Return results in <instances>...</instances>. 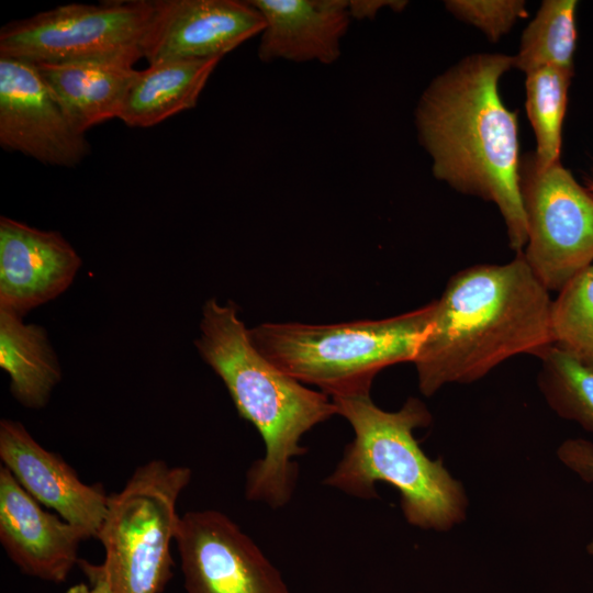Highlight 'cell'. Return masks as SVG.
I'll use <instances>...</instances> for the list:
<instances>
[{
    "label": "cell",
    "instance_id": "12",
    "mask_svg": "<svg viewBox=\"0 0 593 593\" xmlns=\"http://www.w3.org/2000/svg\"><path fill=\"white\" fill-rule=\"evenodd\" d=\"M0 459L21 486L64 521L97 537L109 496L100 484H86L64 459L41 446L23 424L0 422Z\"/></svg>",
    "mask_w": 593,
    "mask_h": 593
},
{
    "label": "cell",
    "instance_id": "18",
    "mask_svg": "<svg viewBox=\"0 0 593 593\" xmlns=\"http://www.w3.org/2000/svg\"><path fill=\"white\" fill-rule=\"evenodd\" d=\"M0 367L10 376L12 395L31 409L43 407L61 378L45 329L5 309H0Z\"/></svg>",
    "mask_w": 593,
    "mask_h": 593
},
{
    "label": "cell",
    "instance_id": "26",
    "mask_svg": "<svg viewBox=\"0 0 593 593\" xmlns=\"http://www.w3.org/2000/svg\"><path fill=\"white\" fill-rule=\"evenodd\" d=\"M406 3V1L393 0H348V9L353 20H372L383 8L389 7L395 11H401Z\"/></svg>",
    "mask_w": 593,
    "mask_h": 593
},
{
    "label": "cell",
    "instance_id": "21",
    "mask_svg": "<svg viewBox=\"0 0 593 593\" xmlns=\"http://www.w3.org/2000/svg\"><path fill=\"white\" fill-rule=\"evenodd\" d=\"M539 358V387L549 406L593 433V369L555 345Z\"/></svg>",
    "mask_w": 593,
    "mask_h": 593
},
{
    "label": "cell",
    "instance_id": "5",
    "mask_svg": "<svg viewBox=\"0 0 593 593\" xmlns=\"http://www.w3.org/2000/svg\"><path fill=\"white\" fill-rule=\"evenodd\" d=\"M433 302L396 316L331 325L262 323L255 347L279 369L331 398L369 393L385 367L414 361L430 325Z\"/></svg>",
    "mask_w": 593,
    "mask_h": 593
},
{
    "label": "cell",
    "instance_id": "13",
    "mask_svg": "<svg viewBox=\"0 0 593 593\" xmlns=\"http://www.w3.org/2000/svg\"><path fill=\"white\" fill-rule=\"evenodd\" d=\"M89 538L81 528L45 511L0 467V541L25 574L61 583L78 560V548Z\"/></svg>",
    "mask_w": 593,
    "mask_h": 593
},
{
    "label": "cell",
    "instance_id": "24",
    "mask_svg": "<svg viewBox=\"0 0 593 593\" xmlns=\"http://www.w3.org/2000/svg\"><path fill=\"white\" fill-rule=\"evenodd\" d=\"M559 458L583 480L593 482V444L582 439L567 440L559 449Z\"/></svg>",
    "mask_w": 593,
    "mask_h": 593
},
{
    "label": "cell",
    "instance_id": "9",
    "mask_svg": "<svg viewBox=\"0 0 593 593\" xmlns=\"http://www.w3.org/2000/svg\"><path fill=\"white\" fill-rule=\"evenodd\" d=\"M175 542L187 593H291L256 542L220 511L184 513Z\"/></svg>",
    "mask_w": 593,
    "mask_h": 593
},
{
    "label": "cell",
    "instance_id": "22",
    "mask_svg": "<svg viewBox=\"0 0 593 593\" xmlns=\"http://www.w3.org/2000/svg\"><path fill=\"white\" fill-rule=\"evenodd\" d=\"M558 292L551 305L553 345L593 369V264Z\"/></svg>",
    "mask_w": 593,
    "mask_h": 593
},
{
    "label": "cell",
    "instance_id": "15",
    "mask_svg": "<svg viewBox=\"0 0 593 593\" xmlns=\"http://www.w3.org/2000/svg\"><path fill=\"white\" fill-rule=\"evenodd\" d=\"M265 21L258 58L329 65L351 22L348 0H249Z\"/></svg>",
    "mask_w": 593,
    "mask_h": 593
},
{
    "label": "cell",
    "instance_id": "8",
    "mask_svg": "<svg viewBox=\"0 0 593 593\" xmlns=\"http://www.w3.org/2000/svg\"><path fill=\"white\" fill-rule=\"evenodd\" d=\"M527 242L522 255L548 291L593 264V195L559 163L521 165Z\"/></svg>",
    "mask_w": 593,
    "mask_h": 593
},
{
    "label": "cell",
    "instance_id": "3",
    "mask_svg": "<svg viewBox=\"0 0 593 593\" xmlns=\"http://www.w3.org/2000/svg\"><path fill=\"white\" fill-rule=\"evenodd\" d=\"M195 346L222 379L238 414L260 434L266 451L246 474L247 500L272 508L292 497L298 479L294 457L305 452L302 436L337 414L331 396L292 378L253 344L234 303L205 302Z\"/></svg>",
    "mask_w": 593,
    "mask_h": 593
},
{
    "label": "cell",
    "instance_id": "19",
    "mask_svg": "<svg viewBox=\"0 0 593 593\" xmlns=\"http://www.w3.org/2000/svg\"><path fill=\"white\" fill-rule=\"evenodd\" d=\"M574 0L544 1L535 19L525 29L514 65L526 74L553 67L573 74L577 42Z\"/></svg>",
    "mask_w": 593,
    "mask_h": 593
},
{
    "label": "cell",
    "instance_id": "16",
    "mask_svg": "<svg viewBox=\"0 0 593 593\" xmlns=\"http://www.w3.org/2000/svg\"><path fill=\"white\" fill-rule=\"evenodd\" d=\"M75 127L119 119L138 70L121 60L34 63Z\"/></svg>",
    "mask_w": 593,
    "mask_h": 593
},
{
    "label": "cell",
    "instance_id": "1",
    "mask_svg": "<svg viewBox=\"0 0 593 593\" xmlns=\"http://www.w3.org/2000/svg\"><path fill=\"white\" fill-rule=\"evenodd\" d=\"M513 65V57L501 54L466 58L423 93L416 126L435 177L494 202L510 246L518 254L527 242L518 125L516 112L504 105L497 89L499 79Z\"/></svg>",
    "mask_w": 593,
    "mask_h": 593
},
{
    "label": "cell",
    "instance_id": "11",
    "mask_svg": "<svg viewBox=\"0 0 593 593\" xmlns=\"http://www.w3.org/2000/svg\"><path fill=\"white\" fill-rule=\"evenodd\" d=\"M264 29L262 15L249 0H154L143 58L149 65L222 58Z\"/></svg>",
    "mask_w": 593,
    "mask_h": 593
},
{
    "label": "cell",
    "instance_id": "2",
    "mask_svg": "<svg viewBox=\"0 0 593 593\" xmlns=\"http://www.w3.org/2000/svg\"><path fill=\"white\" fill-rule=\"evenodd\" d=\"M551 305L522 253L507 264L459 271L433 302L413 361L421 392L473 382L516 355L541 357L553 345Z\"/></svg>",
    "mask_w": 593,
    "mask_h": 593
},
{
    "label": "cell",
    "instance_id": "25",
    "mask_svg": "<svg viewBox=\"0 0 593 593\" xmlns=\"http://www.w3.org/2000/svg\"><path fill=\"white\" fill-rule=\"evenodd\" d=\"M78 563L89 583L76 584L69 588L66 593H114L102 563L92 564L86 560H79Z\"/></svg>",
    "mask_w": 593,
    "mask_h": 593
},
{
    "label": "cell",
    "instance_id": "23",
    "mask_svg": "<svg viewBox=\"0 0 593 593\" xmlns=\"http://www.w3.org/2000/svg\"><path fill=\"white\" fill-rule=\"evenodd\" d=\"M445 4L451 13L482 30L492 41H497L527 13L525 2L518 0H452Z\"/></svg>",
    "mask_w": 593,
    "mask_h": 593
},
{
    "label": "cell",
    "instance_id": "7",
    "mask_svg": "<svg viewBox=\"0 0 593 593\" xmlns=\"http://www.w3.org/2000/svg\"><path fill=\"white\" fill-rule=\"evenodd\" d=\"M154 0L69 3L5 23L0 56L32 63L121 60L143 56Z\"/></svg>",
    "mask_w": 593,
    "mask_h": 593
},
{
    "label": "cell",
    "instance_id": "27",
    "mask_svg": "<svg viewBox=\"0 0 593 593\" xmlns=\"http://www.w3.org/2000/svg\"><path fill=\"white\" fill-rule=\"evenodd\" d=\"M586 552L593 559V538L586 544Z\"/></svg>",
    "mask_w": 593,
    "mask_h": 593
},
{
    "label": "cell",
    "instance_id": "28",
    "mask_svg": "<svg viewBox=\"0 0 593 593\" xmlns=\"http://www.w3.org/2000/svg\"><path fill=\"white\" fill-rule=\"evenodd\" d=\"M592 192H593V184H592V188H591Z\"/></svg>",
    "mask_w": 593,
    "mask_h": 593
},
{
    "label": "cell",
    "instance_id": "17",
    "mask_svg": "<svg viewBox=\"0 0 593 593\" xmlns=\"http://www.w3.org/2000/svg\"><path fill=\"white\" fill-rule=\"evenodd\" d=\"M221 59H170L138 70L119 119L132 127H150L193 109Z\"/></svg>",
    "mask_w": 593,
    "mask_h": 593
},
{
    "label": "cell",
    "instance_id": "4",
    "mask_svg": "<svg viewBox=\"0 0 593 593\" xmlns=\"http://www.w3.org/2000/svg\"><path fill=\"white\" fill-rule=\"evenodd\" d=\"M331 399L355 436L324 484L371 500L378 497V482L389 483L400 494L406 522L422 529L446 532L465 521L468 496L462 483L441 459H430L414 436L416 428L432 422L423 402L410 398L389 412L377 406L370 393Z\"/></svg>",
    "mask_w": 593,
    "mask_h": 593
},
{
    "label": "cell",
    "instance_id": "10",
    "mask_svg": "<svg viewBox=\"0 0 593 593\" xmlns=\"http://www.w3.org/2000/svg\"><path fill=\"white\" fill-rule=\"evenodd\" d=\"M0 144L37 161L75 167L90 153L32 61L0 56Z\"/></svg>",
    "mask_w": 593,
    "mask_h": 593
},
{
    "label": "cell",
    "instance_id": "14",
    "mask_svg": "<svg viewBox=\"0 0 593 593\" xmlns=\"http://www.w3.org/2000/svg\"><path fill=\"white\" fill-rule=\"evenodd\" d=\"M81 258L58 232L0 217V309L23 315L74 281Z\"/></svg>",
    "mask_w": 593,
    "mask_h": 593
},
{
    "label": "cell",
    "instance_id": "20",
    "mask_svg": "<svg viewBox=\"0 0 593 593\" xmlns=\"http://www.w3.org/2000/svg\"><path fill=\"white\" fill-rule=\"evenodd\" d=\"M526 111L532 123L539 166L559 163L562 124L568 89L572 75L553 67H542L526 74Z\"/></svg>",
    "mask_w": 593,
    "mask_h": 593
},
{
    "label": "cell",
    "instance_id": "6",
    "mask_svg": "<svg viewBox=\"0 0 593 593\" xmlns=\"http://www.w3.org/2000/svg\"><path fill=\"white\" fill-rule=\"evenodd\" d=\"M191 470L152 460L136 468L123 489L109 496L97 538L114 593H161L172 575L171 541L180 516L177 502Z\"/></svg>",
    "mask_w": 593,
    "mask_h": 593
}]
</instances>
